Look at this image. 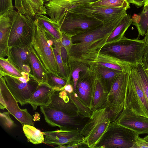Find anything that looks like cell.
Masks as SVG:
<instances>
[{
    "label": "cell",
    "instance_id": "39",
    "mask_svg": "<svg viewBox=\"0 0 148 148\" xmlns=\"http://www.w3.org/2000/svg\"><path fill=\"white\" fill-rule=\"evenodd\" d=\"M13 0H0V16L9 10L14 9Z\"/></svg>",
    "mask_w": 148,
    "mask_h": 148
},
{
    "label": "cell",
    "instance_id": "25",
    "mask_svg": "<svg viewBox=\"0 0 148 148\" xmlns=\"http://www.w3.org/2000/svg\"><path fill=\"white\" fill-rule=\"evenodd\" d=\"M29 51L32 74L39 84L47 83L48 71L44 67L32 45L29 48Z\"/></svg>",
    "mask_w": 148,
    "mask_h": 148
},
{
    "label": "cell",
    "instance_id": "48",
    "mask_svg": "<svg viewBox=\"0 0 148 148\" xmlns=\"http://www.w3.org/2000/svg\"><path fill=\"white\" fill-rule=\"evenodd\" d=\"M148 6V0H145V4L144 6Z\"/></svg>",
    "mask_w": 148,
    "mask_h": 148
},
{
    "label": "cell",
    "instance_id": "30",
    "mask_svg": "<svg viewBox=\"0 0 148 148\" xmlns=\"http://www.w3.org/2000/svg\"><path fill=\"white\" fill-rule=\"evenodd\" d=\"M132 18V24L136 26L138 31L137 38L145 35L148 29V6H144L140 13L134 14Z\"/></svg>",
    "mask_w": 148,
    "mask_h": 148
},
{
    "label": "cell",
    "instance_id": "41",
    "mask_svg": "<svg viewBox=\"0 0 148 148\" xmlns=\"http://www.w3.org/2000/svg\"><path fill=\"white\" fill-rule=\"evenodd\" d=\"M60 55L64 66L69 76V67L68 64V54L65 48L62 45L60 49Z\"/></svg>",
    "mask_w": 148,
    "mask_h": 148
},
{
    "label": "cell",
    "instance_id": "19",
    "mask_svg": "<svg viewBox=\"0 0 148 148\" xmlns=\"http://www.w3.org/2000/svg\"><path fill=\"white\" fill-rule=\"evenodd\" d=\"M17 12L11 10L0 16V58L7 56L10 34Z\"/></svg>",
    "mask_w": 148,
    "mask_h": 148
},
{
    "label": "cell",
    "instance_id": "42",
    "mask_svg": "<svg viewBox=\"0 0 148 148\" xmlns=\"http://www.w3.org/2000/svg\"><path fill=\"white\" fill-rule=\"evenodd\" d=\"M139 135L138 134L136 137L133 148H148V142L140 138Z\"/></svg>",
    "mask_w": 148,
    "mask_h": 148
},
{
    "label": "cell",
    "instance_id": "28",
    "mask_svg": "<svg viewBox=\"0 0 148 148\" xmlns=\"http://www.w3.org/2000/svg\"><path fill=\"white\" fill-rule=\"evenodd\" d=\"M132 21L130 16L127 14L110 34L106 44L116 41L122 38L124 36L126 31L132 24Z\"/></svg>",
    "mask_w": 148,
    "mask_h": 148
},
{
    "label": "cell",
    "instance_id": "21",
    "mask_svg": "<svg viewBox=\"0 0 148 148\" xmlns=\"http://www.w3.org/2000/svg\"><path fill=\"white\" fill-rule=\"evenodd\" d=\"M94 70L95 76L91 109L92 112L106 107L109 105V93L98 73L95 69Z\"/></svg>",
    "mask_w": 148,
    "mask_h": 148
},
{
    "label": "cell",
    "instance_id": "35",
    "mask_svg": "<svg viewBox=\"0 0 148 148\" xmlns=\"http://www.w3.org/2000/svg\"><path fill=\"white\" fill-rule=\"evenodd\" d=\"M67 80L57 74L49 71L47 73V83L54 89H62L67 83Z\"/></svg>",
    "mask_w": 148,
    "mask_h": 148
},
{
    "label": "cell",
    "instance_id": "24",
    "mask_svg": "<svg viewBox=\"0 0 148 148\" xmlns=\"http://www.w3.org/2000/svg\"><path fill=\"white\" fill-rule=\"evenodd\" d=\"M95 63L122 72H130L133 67L128 62L113 56L101 53H99Z\"/></svg>",
    "mask_w": 148,
    "mask_h": 148
},
{
    "label": "cell",
    "instance_id": "43",
    "mask_svg": "<svg viewBox=\"0 0 148 148\" xmlns=\"http://www.w3.org/2000/svg\"><path fill=\"white\" fill-rule=\"evenodd\" d=\"M57 148H87L88 147L86 143L84 140L83 141L69 145H65L61 146H58Z\"/></svg>",
    "mask_w": 148,
    "mask_h": 148
},
{
    "label": "cell",
    "instance_id": "10",
    "mask_svg": "<svg viewBox=\"0 0 148 148\" xmlns=\"http://www.w3.org/2000/svg\"><path fill=\"white\" fill-rule=\"evenodd\" d=\"M0 108L6 109L22 125H34V119L26 109H21L18 101L8 88L3 77L0 76Z\"/></svg>",
    "mask_w": 148,
    "mask_h": 148
},
{
    "label": "cell",
    "instance_id": "4",
    "mask_svg": "<svg viewBox=\"0 0 148 148\" xmlns=\"http://www.w3.org/2000/svg\"><path fill=\"white\" fill-rule=\"evenodd\" d=\"M138 134L133 130L112 122L95 148H133Z\"/></svg>",
    "mask_w": 148,
    "mask_h": 148
},
{
    "label": "cell",
    "instance_id": "40",
    "mask_svg": "<svg viewBox=\"0 0 148 148\" xmlns=\"http://www.w3.org/2000/svg\"><path fill=\"white\" fill-rule=\"evenodd\" d=\"M61 34L62 45L65 48L68 54L72 45L71 40L72 37L62 32Z\"/></svg>",
    "mask_w": 148,
    "mask_h": 148
},
{
    "label": "cell",
    "instance_id": "17",
    "mask_svg": "<svg viewBox=\"0 0 148 148\" xmlns=\"http://www.w3.org/2000/svg\"><path fill=\"white\" fill-rule=\"evenodd\" d=\"M47 15L57 23L61 17L69 9L77 5L91 3L99 0H44Z\"/></svg>",
    "mask_w": 148,
    "mask_h": 148
},
{
    "label": "cell",
    "instance_id": "2",
    "mask_svg": "<svg viewBox=\"0 0 148 148\" xmlns=\"http://www.w3.org/2000/svg\"><path fill=\"white\" fill-rule=\"evenodd\" d=\"M124 108L123 104L109 105L92 112L80 131L89 148L95 147L108 128L110 123L119 117Z\"/></svg>",
    "mask_w": 148,
    "mask_h": 148
},
{
    "label": "cell",
    "instance_id": "1",
    "mask_svg": "<svg viewBox=\"0 0 148 148\" xmlns=\"http://www.w3.org/2000/svg\"><path fill=\"white\" fill-rule=\"evenodd\" d=\"M125 16L104 23L94 29L72 36V45L68 54V63L74 61L90 66L95 63L109 36Z\"/></svg>",
    "mask_w": 148,
    "mask_h": 148
},
{
    "label": "cell",
    "instance_id": "44",
    "mask_svg": "<svg viewBox=\"0 0 148 148\" xmlns=\"http://www.w3.org/2000/svg\"><path fill=\"white\" fill-rule=\"evenodd\" d=\"M142 63L145 69L148 68V44L145 48Z\"/></svg>",
    "mask_w": 148,
    "mask_h": 148
},
{
    "label": "cell",
    "instance_id": "38",
    "mask_svg": "<svg viewBox=\"0 0 148 148\" xmlns=\"http://www.w3.org/2000/svg\"><path fill=\"white\" fill-rule=\"evenodd\" d=\"M8 112H0L1 120L3 125L8 128H11L15 125L14 122L11 119Z\"/></svg>",
    "mask_w": 148,
    "mask_h": 148
},
{
    "label": "cell",
    "instance_id": "14",
    "mask_svg": "<svg viewBox=\"0 0 148 148\" xmlns=\"http://www.w3.org/2000/svg\"><path fill=\"white\" fill-rule=\"evenodd\" d=\"M113 122L133 130L139 135L148 134V118L138 114L128 108L123 109Z\"/></svg>",
    "mask_w": 148,
    "mask_h": 148
},
{
    "label": "cell",
    "instance_id": "33",
    "mask_svg": "<svg viewBox=\"0 0 148 148\" xmlns=\"http://www.w3.org/2000/svg\"><path fill=\"white\" fill-rule=\"evenodd\" d=\"M0 72L18 77L26 73L20 71L7 58H0Z\"/></svg>",
    "mask_w": 148,
    "mask_h": 148
},
{
    "label": "cell",
    "instance_id": "6",
    "mask_svg": "<svg viewBox=\"0 0 148 148\" xmlns=\"http://www.w3.org/2000/svg\"><path fill=\"white\" fill-rule=\"evenodd\" d=\"M35 25L33 17L17 12L10 30L8 47L29 48L32 45Z\"/></svg>",
    "mask_w": 148,
    "mask_h": 148
},
{
    "label": "cell",
    "instance_id": "20",
    "mask_svg": "<svg viewBox=\"0 0 148 148\" xmlns=\"http://www.w3.org/2000/svg\"><path fill=\"white\" fill-rule=\"evenodd\" d=\"M7 57L8 60L20 71L28 74L31 73L29 48L9 47Z\"/></svg>",
    "mask_w": 148,
    "mask_h": 148
},
{
    "label": "cell",
    "instance_id": "36",
    "mask_svg": "<svg viewBox=\"0 0 148 148\" xmlns=\"http://www.w3.org/2000/svg\"><path fill=\"white\" fill-rule=\"evenodd\" d=\"M134 67L148 102V76L142 63L137 64Z\"/></svg>",
    "mask_w": 148,
    "mask_h": 148
},
{
    "label": "cell",
    "instance_id": "49",
    "mask_svg": "<svg viewBox=\"0 0 148 148\" xmlns=\"http://www.w3.org/2000/svg\"><path fill=\"white\" fill-rule=\"evenodd\" d=\"M143 138L145 140L148 142V134L146 136Z\"/></svg>",
    "mask_w": 148,
    "mask_h": 148
},
{
    "label": "cell",
    "instance_id": "27",
    "mask_svg": "<svg viewBox=\"0 0 148 148\" xmlns=\"http://www.w3.org/2000/svg\"><path fill=\"white\" fill-rule=\"evenodd\" d=\"M102 83L109 93L117 75L122 72L95 63L92 65Z\"/></svg>",
    "mask_w": 148,
    "mask_h": 148
},
{
    "label": "cell",
    "instance_id": "29",
    "mask_svg": "<svg viewBox=\"0 0 148 148\" xmlns=\"http://www.w3.org/2000/svg\"><path fill=\"white\" fill-rule=\"evenodd\" d=\"M69 74L67 81L73 86L74 92L76 91V85L79 77L80 73L88 70L90 66L85 63L74 61L69 62Z\"/></svg>",
    "mask_w": 148,
    "mask_h": 148
},
{
    "label": "cell",
    "instance_id": "32",
    "mask_svg": "<svg viewBox=\"0 0 148 148\" xmlns=\"http://www.w3.org/2000/svg\"><path fill=\"white\" fill-rule=\"evenodd\" d=\"M23 130L28 140L33 144H39L44 142V136L43 132L29 124L23 125Z\"/></svg>",
    "mask_w": 148,
    "mask_h": 148
},
{
    "label": "cell",
    "instance_id": "50",
    "mask_svg": "<svg viewBox=\"0 0 148 148\" xmlns=\"http://www.w3.org/2000/svg\"><path fill=\"white\" fill-rule=\"evenodd\" d=\"M145 69L146 72L148 76V68L147 69Z\"/></svg>",
    "mask_w": 148,
    "mask_h": 148
},
{
    "label": "cell",
    "instance_id": "13",
    "mask_svg": "<svg viewBox=\"0 0 148 148\" xmlns=\"http://www.w3.org/2000/svg\"><path fill=\"white\" fill-rule=\"evenodd\" d=\"M95 71L92 65L87 71L81 72L75 92L79 99L91 110L93 94Z\"/></svg>",
    "mask_w": 148,
    "mask_h": 148
},
{
    "label": "cell",
    "instance_id": "37",
    "mask_svg": "<svg viewBox=\"0 0 148 148\" xmlns=\"http://www.w3.org/2000/svg\"><path fill=\"white\" fill-rule=\"evenodd\" d=\"M69 93L72 100L76 106L79 115L83 117L90 118L92 113L90 109L81 102L74 92Z\"/></svg>",
    "mask_w": 148,
    "mask_h": 148
},
{
    "label": "cell",
    "instance_id": "5",
    "mask_svg": "<svg viewBox=\"0 0 148 148\" xmlns=\"http://www.w3.org/2000/svg\"><path fill=\"white\" fill-rule=\"evenodd\" d=\"M125 108L148 118V102L134 67L130 72L124 103Z\"/></svg>",
    "mask_w": 148,
    "mask_h": 148
},
{
    "label": "cell",
    "instance_id": "18",
    "mask_svg": "<svg viewBox=\"0 0 148 148\" xmlns=\"http://www.w3.org/2000/svg\"><path fill=\"white\" fill-rule=\"evenodd\" d=\"M130 72H121L116 76L109 93V104L124 105Z\"/></svg>",
    "mask_w": 148,
    "mask_h": 148
},
{
    "label": "cell",
    "instance_id": "16",
    "mask_svg": "<svg viewBox=\"0 0 148 148\" xmlns=\"http://www.w3.org/2000/svg\"><path fill=\"white\" fill-rule=\"evenodd\" d=\"M45 105L71 116H81L69 93L62 89H54L48 102Z\"/></svg>",
    "mask_w": 148,
    "mask_h": 148
},
{
    "label": "cell",
    "instance_id": "9",
    "mask_svg": "<svg viewBox=\"0 0 148 148\" xmlns=\"http://www.w3.org/2000/svg\"><path fill=\"white\" fill-rule=\"evenodd\" d=\"M45 121L60 129L81 131L89 119L80 116H73L45 105L40 106Z\"/></svg>",
    "mask_w": 148,
    "mask_h": 148
},
{
    "label": "cell",
    "instance_id": "22",
    "mask_svg": "<svg viewBox=\"0 0 148 148\" xmlns=\"http://www.w3.org/2000/svg\"><path fill=\"white\" fill-rule=\"evenodd\" d=\"M17 12L34 17L37 14L47 15L44 0H14Z\"/></svg>",
    "mask_w": 148,
    "mask_h": 148
},
{
    "label": "cell",
    "instance_id": "46",
    "mask_svg": "<svg viewBox=\"0 0 148 148\" xmlns=\"http://www.w3.org/2000/svg\"><path fill=\"white\" fill-rule=\"evenodd\" d=\"M62 89L69 93L74 92L73 86L69 81H67L66 84Z\"/></svg>",
    "mask_w": 148,
    "mask_h": 148
},
{
    "label": "cell",
    "instance_id": "34",
    "mask_svg": "<svg viewBox=\"0 0 148 148\" xmlns=\"http://www.w3.org/2000/svg\"><path fill=\"white\" fill-rule=\"evenodd\" d=\"M92 7L109 6L123 8L127 10L130 8L127 0H99L90 3Z\"/></svg>",
    "mask_w": 148,
    "mask_h": 148
},
{
    "label": "cell",
    "instance_id": "3",
    "mask_svg": "<svg viewBox=\"0 0 148 148\" xmlns=\"http://www.w3.org/2000/svg\"><path fill=\"white\" fill-rule=\"evenodd\" d=\"M146 45L143 39H131L124 36L116 41L106 44L99 53L113 56L134 67L142 63Z\"/></svg>",
    "mask_w": 148,
    "mask_h": 148
},
{
    "label": "cell",
    "instance_id": "31",
    "mask_svg": "<svg viewBox=\"0 0 148 148\" xmlns=\"http://www.w3.org/2000/svg\"><path fill=\"white\" fill-rule=\"evenodd\" d=\"M62 45L61 40L56 39L53 42V50L58 67L57 75L67 80L68 74L64 66L60 55Z\"/></svg>",
    "mask_w": 148,
    "mask_h": 148
},
{
    "label": "cell",
    "instance_id": "12",
    "mask_svg": "<svg viewBox=\"0 0 148 148\" xmlns=\"http://www.w3.org/2000/svg\"><path fill=\"white\" fill-rule=\"evenodd\" d=\"M90 3L74 6L67 11L85 15L99 20L103 23L124 16L127 14V10L123 8L109 6L92 7Z\"/></svg>",
    "mask_w": 148,
    "mask_h": 148
},
{
    "label": "cell",
    "instance_id": "7",
    "mask_svg": "<svg viewBox=\"0 0 148 148\" xmlns=\"http://www.w3.org/2000/svg\"><path fill=\"white\" fill-rule=\"evenodd\" d=\"M57 23L61 32L72 37L94 29L103 23L85 15L67 11Z\"/></svg>",
    "mask_w": 148,
    "mask_h": 148
},
{
    "label": "cell",
    "instance_id": "45",
    "mask_svg": "<svg viewBox=\"0 0 148 148\" xmlns=\"http://www.w3.org/2000/svg\"><path fill=\"white\" fill-rule=\"evenodd\" d=\"M130 3L135 5L137 8L140 7L144 5L145 0H127Z\"/></svg>",
    "mask_w": 148,
    "mask_h": 148
},
{
    "label": "cell",
    "instance_id": "8",
    "mask_svg": "<svg viewBox=\"0 0 148 148\" xmlns=\"http://www.w3.org/2000/svg\"><path fill=\"white\" fill-rule=\"evenodd\" d=\"M34 20L35 25L32 46L46 69L57 75L58 67L52 42L47 37L44 29Z\"/></svg>",
    "mask_w": 148,
    "mask_h": 148
},
{
    "label": "cell",
    "instance_id": "26",
    "mask_svg": "<svg viewBox=\"0 0 148 148\" xmlns=\"http://www.w3.org/2000/svg\"><path fill=\"white\" fill-rule=\"evenodd\" d=\"M34 18L39 26L56 39L61 40V32L57 23L43 14H37Z\"/></svg>",
    "mask_w": 148,
    "mask_h": 148
},
{
    "label": "cell",
    "instance_id": "15",
    "mask_svg": "<svg viewBox=\"0 0 148 148\" xmlns=\"http://www.w3.org/2000/svg\"><path fill=\"white\" fill-rule=\"evenodd\" d=\"M43 133L45 143L58 146L78 143L83 141L85 138L80 132L77 130L60 129Z\"/></svg>",
    "mask_w": 148,
    "mask_h": 148
},
{
    "label": "cell",
    "instance_id": "11",
    "mask_svg": "<svg viewBox=\"0 0 148 148\" xmlns=\"http://www.w3.org/2000/svg\"><path fill=\"white\" fill-rule=\"evenodd\" d=\"M0 76L3 77L10 91L21 106L27 104V101L39 84L33 75L26 82L1 72H0Z\"/></svg>",
    "mask_w": 148,
    "mask_h": 148
},
{
    "label": "cell",
    "instance_id": "47",
    "mask_svg": "<svg viewBox=\"0 0 148 148\" xmlns=\"http://www.w3.org/2000/svg\"><path fill=\"white\" fill-rule=\"evenodd\" d=\"M143 39L147 45L148 44V29L145 35V36Z\"/></svg>",
    "mask_w": 148,
    "mask_h": 148
},
{
    "label": "cell",
    "instance_id": "23",
    "mask_svg": "<svg viewBox=\"0 0 148 148\" xmlns=\"http://www.w3.org/2000/svg\"><path fill=\"white\" fill-rule=\"evenodd\" d=\"M54 90L47 83L39 84L27 101V104L31 105L34 110H36L39 106L46 105Z\"/></svg>",
    "mask_w": 148,
    "mask_h": 148
}]
</instances>
